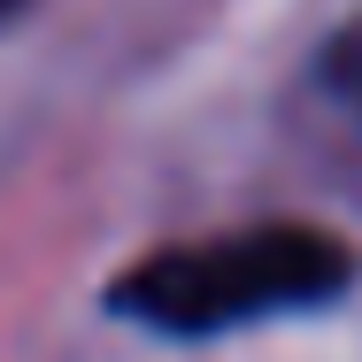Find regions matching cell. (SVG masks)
I'll return each mask as SVG.
<instances>
[{
    "instance_id": "1",
    "label": "cell",
    "mask_w": 362,
    "mask_h": 362,
    "mask_svg": "<svg viewBox=\"0 0 362 362\" xmlns=\"http://www.w3.org/2000/svg\"><path fill=\"white\" fill-rule=\"evenodd\" d=\"M347 278H355V255L332 231L247 223V231L139 255L108 286V308L146 324V332H170V339H209V332H247L262 316L324 308L332 293H347Z\"/></svg>"
},
{
    "instance_id": "3",
    "label": "cell",
    "mask_w": 362,
    "mask_h": 362,
    "mask_svg": "<svg viewBox=\"0 0 362 362\" xmlns=\"http://www.w3.org/2000/svg\"><path fill=\"white\" fill-rule=\"evenodd\" d=\"M16 8H23V0H0V23H8V16H16Z\"/></svg>"
},
{
    "instance_id": "2",
    "label": "cell",
    "mask_w": 362,
    "mask_h": 362,
    "mask_svg": "<svg viewBox=\"0 0 362 362\" xmlns=\"http://www.w3.org/2000/svg\"><path fill=\"white\" fill-rule=\"evenodd\" d=\"M332 85H339V93L362 108V31H347V39L332 47Z\"/></svg>"
}]
</instances>
